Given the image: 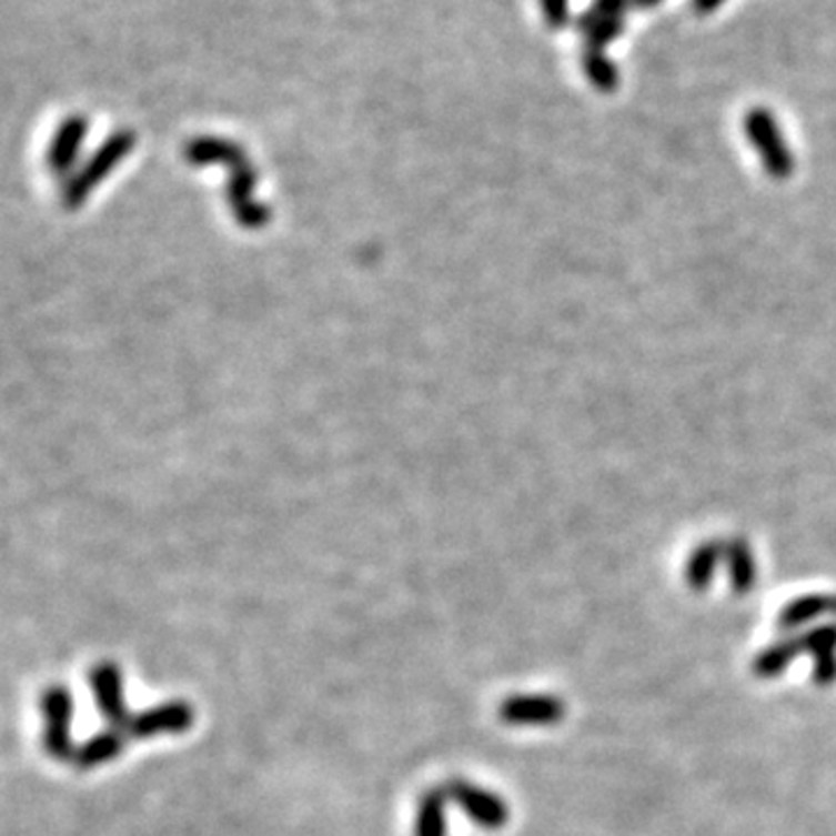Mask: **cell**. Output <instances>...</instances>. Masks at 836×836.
I'll list each match as a JSON object with an SVG mask.
<instances>
[{
	"instance_id": "6da1fadb",
	"label": "cell",
	"mask_w": 836,
	"mask_h": 836,
	"mask_svg": "<svg viewBox=\"0 0 836 836\" xmlns=\"http://www.w3.org/2000/svg\"><path fill=\"white\" fill-rule=\"evenodd\" d=\"M444 790L449 802L459 804L479 827L502 829L506 820H510V806H506V802L491 790L472 785L470 780L453 778Z\"/></svg>"
},
{
	"instance_id": "7a4b0ae2",
	"label": "cell",
	"mask_w": 836,
	"mask_h": 836,
	"mask_svg": "<svg viewBox=\"0 0 836 836\" xmlns=\"http://www.w3.org/2000/svg\"><path fill=\"white\" fill-rule=\"evenodd\" d=\"M195 712L189 702H163L129 718L121 729L125 737L149 739L157 734H182L193 725Z\"/></svg>"
},
{
	"instance_id": "3957f363",
	"label": "cell",
	"mask_w": 836,
	"mask_h": 836,
	"mask_svg": "<svg viewBox=\"0 0 836 836\" xmlns=\"http://www.w3.org/2000/svg\"><path fill=\"white\" fill-rule=\"evenodd\" d=\"M72 708V697L63 686H49L42 693V714L47 721L44 748L57 759H72L74 755V746L70 739Z\"/></svg>"
},
{
	"instance_id": "277c9868",
	"label": "cell",
	"mask_w": 836,
	"mask_h": 836,
	"mask_svg": "<svg viewBox=\"0 0 836 836\" xmlns=\"http://www.w3.org/2000/svg\"><path fill=\"white\" fill-rule=\"evenodd\" d=\"M565 714V702L553 695H514L500 704V718L510 725H553Z\"/></svg>"
},
{
	"instance_id": "5b68a950",
	"label": "cell",
	"mask_w": 836,
	"mask_h": 836,
	"mask_svg": "<svg viewBox=\"0 0 836 836\" xmlns=\"http://www.w3.org/2000/svg\"><path fill=\"white\" fill-rule=\"evenodd\" d=\"M89 683L100 714L108 718V723H112L114 727H123L129 723L131 716L123 704V681L119 667L114 663L95 665L89 674Z\"/></svg>"
},
{
	"instance_id": "8992f818",
	"label": "cell",
	"mask_w": 836,
	"mask_h": 836,
	"mask_svg": "<svg viewBox=\"0 0 836 836\" xmlns=\"http://www.w3.org/2000/svg\"><path fill=\"white\" fill-rule=\"evenodd\" d=\"M802 655L814 657V681L829 686L836 681V623H825L799 635Z\"/></svg>"
},
{
	"instance_id": "52a82bcc",
	"label": "cell",
	"mask_w": 836,
	"mask_h": 836,
	"mask_svg": "<svg viewBox=\"0 0 836 836\" xmlns=\"http://www.w3.org/2000/svg\"><path fill=\"white\" fill-rule=\"evenodd\" d=\"M123 746H125V732L121 727L98 732V734H93V737H89L84 744L74 748L72 763L82 767V769L105 765L123 751Z\"/></svg>"
},
{
	"instance_id": "ba28073f",
	"label": "cell",
	"mask_w": 836,
	"mask_h": 836,
	"mask_svg": "<svg viewBox=\"0 0 836 836\" xmlns=\"http://www.w3.org/2000/svg\"><path fill=\"white\" fill-rule=\"evenodd\" d=\"M820 616H836V595H808L790 602L778 616V627L790 632Z\"/></svg>"
},
{
	"instance_id": "9c48e42d",
	"label": "cell",
	"mask_w": 836,
	"mask_h": 836,
	"mask_svg": "<svg viewBox=\"0 0 836 836\" xmlns=\"http://www.w3.org/2000/svg\"><path fill=\"white\" fill-rule=\"evenodd\" d=\"M797 655H802L799 635L780 639L772 644L769 648H765L763 653H757V657L753 661V674L757 678H776L793 665Z\"/></svg>"
},
{
	"instance_id": "30bf717a",
	"label": "cell",
	"mask_w": 836,
	"mask_h": 836,
	"mask_svg": "<svg viewBox=\"0 0 836 836\" xmlns=\"http://www.w3.org/2000/svg\"><path fill=\"white\" fill-rule=\"evenodd\" d=\"M446 802L444 788L423 795L416 816V836H446Z\"/></svg>"
},
{
	"instance_id": "8fae6325",
	"label": "cell",
	"mask_w": 836,
	"mask_h": 836,
	"mask_svg": "<svg viewBox=\"0 0 836 836\" xmlns=\"http://www.w3.org/2000/svg\"><path fill=\"white\" fill-rule=\"evenodd\" d=\"M578 31L586 36L588 40V47H595V49H602L610 42L618 40L623 29H625V21L623 19H616V17H604V14H597L593 10L584 12L578 17Z\"/></svg>"
},
{
	"instance_id": "7c38bea8",
	"label": "cell",
	"mask_w": 836,
	"mask_h": 836,
	"mask_svg": "<svg viewBox=\"0 0 836 836\" xmlns=\"http://www.w3.org/2000/svg\"><path fill=\"white\" fill-rule=\"evenodd\" d=\"M584 68L588 72L591 82H595L602 89H612L618 82V68L602 54V49L588 47L584 54Z\"/></svg>"
},
{
	"instance_id": "4fadbf2b",
	"label": "cell",
	"mask_w": 836,
	"mask_h": 836,
	"mask_svg": "<svg viewBox=\"0 0 836 836\" xmlns=\"http://www.w3.org/2000/svg\"><path fill=\"white\" fill-rule=\"evenodd\" d=\"M714 565H716V551L708 546V548H702L695 557L693 563L688 567V581L691 586L702 591L708 586V581H712V574H714Z\"/></svg>"
},
{
	"instance_id": "5bb4252c",
	"label": "cell",
	"mask_w": 836,
	"mask_h": 836,
	"mask_svg": "<svg viewBox=\"0 0 836 836\" xmlns=\"http://www.w3.org/2000/svg\"><path fill=\"white\" fill-rule=\"evenodd\" d=\"M729 563H732V586H734V591L746 593L753 586V578H755L748 551L742 548V546H734Z\"/></svg>"
},
{
	"instance_id": "9a60e30c",
	"label": "cell",
	"mask_w": 836,
	"mask_h": 836,
	"mask_svg": "<svg viewBox=\"0 0 836 836\" xmlns=\"http://www.w3.org/2000/svg\"><path fill=\"white\" fill-rule=\"evenodd\" d=\"M542 12L548 29H565L570 23V0H542Z\"/></svg>"
},
{
	"instance_id": "2e32d148",
	"label": "cell",
	"mask_w": 836,
	"mask_h": 836,
	"mask_svg": "<svg viewBox=\"0 0 836 836\" xmlns=\"http://www.w3.org/2000/svg\"><path fill=\"white\" fill-rule=\"evenodd\" d=\"M632 6V0H593V12L604 14V17H616L623 19L627 8Z\"/></svg>"
},
{
	"instance_id": "e0dca14e",
	"label": "cell",
	"mask_w": 836,
	"mask_h": 836,
	"mask_svg": "<svg viewBox=\"0 0 836 836\" xmlns=\"http://www.w3.org/2000/svg\"><path fill=\"white\" fill-rule=\"evenodd\" d=\"M723 3H725V0H693V10H695L697 14H712V12H716Z\"/></svg>"
},
{
	"instance_id": "ac0fdd59",
	"label": "cell",
	"mask_w": 836,
	"mask_h": 836,
	"mask_svg": "<svg viewBox=\"0 0 836 836\" xmlns=\"http://www.w3.org/2000/svg\"><path fill=\"white\" fill-rule=\"evenodd\" d=\"M661 3H663V0H632V6H637V8H655Z\"/></svg>"
}]
</instances>
